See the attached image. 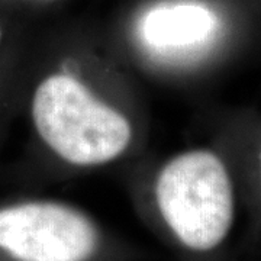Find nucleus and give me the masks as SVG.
<instances>
[{
  "mask_svg": "<svg viewBox=\"0 0 261 261\" xmlns=\"http://www.w3.org/2000/svg\"><path fill=\"white\" fill-rule=\"evenodd\" d=\"M31 112L41 140L73 166L109 163L132 140L129 121L73 75L45 77L34 92Z\"/></svg>",
  "mask_w": 261,
  "mask_h": 261,
  "instance_id": "1",
  "label": "nucleus"
},
{
  "mask_svg": "<svg viewBox=\"0 0 261 261\" xmlns=\"http://www.w3.org/2000/svg\"><path fill=\"white\" fill-rule=\"evenodd\" d=\"M155 199L170 229L196 251L219 245L232 225V183L212 151H187L170 160L157 177Z\"/></svg>",
  "mask_w": 261,
  "mask_h": 261,
  "instance_id": "2",
  "label": "nucleus"
},
{
  "mask_svg": "<svg viewBox=\"0 0 261 261\" xmlns=\"http://www.w3.org/2000/svg\"><path fill=\"white\" fill-rule=\"evenodd\" d=\"M96 247L93 224L68 206L31 202L0 209V248L19 261H86Z\"/></svg>",
  "mask_w": 261,
  "mask_h": 261,
  "instance_id": "3",
  "label": "nucleus"
},
{
  "mask_svg": "<svg viewBox=\"0 0 261 261\" xmlns=\"http://www.w3.org/2000/svg\"><path fill=\"white\" fill-rule=\"evenodd\" d=\"M215 18L209 10L181 5L151 12L144 20V38L152 47H189L212 34Z\"/></svg>",
  "mask_w": 261,
  "mask_h": 261,
  "instance_id": "4",
  "label": "nucleus"
},
{
  "mask_svg": "<svg viewBox=\"0 0 261 261\" xmlns=\"http://www.w3.org/2000/svg\"><path fill=\"white\" fill-rule=\"evenodd\" d=\"M2 38H3V31H2V27H0V42H2Z\"/></svg>",
  "mask_w": 261,
  "mask_h": 261,
  "instance_id": "5",
  "label": "nucleus"
}]
</instances>
